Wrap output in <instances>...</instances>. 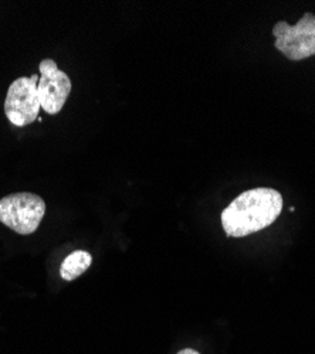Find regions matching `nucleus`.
Here are the masks:
<instances>
[{
	"instance_id": "obj_1",
	"label": "nucleus",
	"mask_w": 315,
	"mask_h": 354,
	"mask_svg": "<svg viewBox=\"0 0 315 354\" xmlns=\"http://www.w3.org/2000/svg\"><path fill=\"white\" fill-rule=\"evenodd\" d=\"M282 212V196L271 187H255L237 196L222 213L227 237L242 239L271 225Z\"/></svg>"
},
{
	"instance_id": "obj_2",
	"label": "nucleus",
	"mask_w": 315,
	"mask_h": 354,
	"mask_svg": "<svg viewBox=\"0 0 315 354\" xmlns=\"http://www.w3.org/2000/svg\"><path fill=\"white\" fill-rule=\"evenodd\" d=\"M44 214V200L33 193H13L0 200V223L21 235L33 234Z\"/></svg>"
},
{
	"instance_id": "obj_7",
	"label": "nucleus",
	"mask_w": 315,
	"mask_h": 354,
	"mask_svg": "<svg viewBox=\"0 0 315 354\" xmlns=\"http://www.w3.org/2000/svg\"><path fill=\"white\" fill-rule=\"evenodd\" d=\"M178 354H200V353L196 351V350H193V348H183V350H181Z\"/></svg>"
},
{
	"instance_id": "obj_5",
	"label": "nucleus",
	"mask_w": 315,
	"mask_h": 354,
	"mask_svg": "<svg viewBox=\"0 0 315 354\" xmlns=\"http://www.w3.org/2000/svg\"><path fill=\"white\" fill-rule=\"evenodd\" d=\"M39 70L40 80L37 84V93L42 108L48 115L59 113L71 93V80L67 73L59 70L51 58L42 60Z\"/></svg>"
},
{
	"instance_id": "obj_3",
	"label": "nucleus",
	"mask_w": 315,
	"mask_h": 354,
	"mask_svg": "<svg viewBox=\"0 0 315 354\" xmlns=\"http://www.w3.org/2000/svg\"><path fill=\"white\" fill-rule=\"evenodd\" d=\"M274 47L291 62L315 55V15L305 13L296 24L278 21L273 27Z\"/></svg>"
},
{
	"instance_id": "obj_4",
	"label": "nucleus",
	"mask_w": 315,
	"mask_h": 354,
	"mask_svg": "<svg viewBox=\"0 0 315 354\" xmlns=\"http://www.w3.org/2000/svg\"><path fill=\"white\" fill-rule=\"evenodd\" d=\"M40 77H20L15 80L5 100V113L10 124L15 127H27L39 120V111L42 109L37 84Z\"/></svg>"
},
{
	"instance_id": "obj_6",
	"label": "nucleus",
	"mask_w": 315,
	"mask_h": 354,
	"mask_svg": "<svg viewBox=\"0 0 315 354\" xmlns=\"http://www.w3.org/2000/svg\"><path fill=\"white\" fill-rule=\"evenodd\" d=\"M93 257L87 251H74L63 261L60 277L64 281H74L91 267Z\"/></svg>"
}]
</instances>
